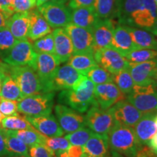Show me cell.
Here are the masks:
<instances>
[{
  "label": "cell",
  "mask_w": 157,
  "mask_h": 157,
  "mask_svg": "<svg viewBox=\"0 0 157 157\" xmlns=\"http://www.w3.org/2000/svg\"><path fill=\"white\" fill-rule=\"evenodd\" d=\"M117 0H95L93 8L99 18H113Z\"/></svg>",
  "instance_id": "obj_33"
},
{
  "label": "cell",
  "mask_w": 157,
  "mask_h": 157,
  "mask_svg": "<svg viewBox=\"0 0 157 157\" xmlns=\"http://www.w3.org/2000/svg\"><path fill=\"white\" fill-rule=\"evenodd\" d=\"M9 155L6 148L5 135H4V129L0 127V157H5Z\"/></svg>",
  "instance_id": "obj_47"
},
{
  "label": "cell",
  "mask_w": 157,
  "mask_h": 157,
  "mask_svg": "<svg viewBox=\"0 0 157 157\" xmlns=\"http://www.w3.org/2000/svg\"><path fill=\"white\" fill-rule=\"evenodd\" d=\"M113 82L118 88L124 95H129L132 92L135 83L129 70H122L113 75Z\"/></svg>",
  "instance_id": "obj_34"
},
{
  "label": "cell",
  "mask_w": 157,
  "mask_h": 157,
  "mask_svg": "<svg viewBox=\"0 0 157 157\" xmlns=\"http://www.w3.org/2000/svg\"><path fill=\"white\" fill-rule=\"evenodd\" d=\"M4 135H5L6 148L9 155L30 157L28 146L23 143L19 137L13 134L12 130L4 129Z\"/></svg>",
  "instance_id": "obj_28"
},
{
  "label": "cell",
  "mask_w": 157,
  "mask_h": 157,
  "mask_svg": "<svg viewBox=\"0 0 157 157\" xmlns=\"http://www.w3.org/2000/svg\"><path fill=\"white\" fill-rule=\"evenodd\" d=\"M7 18L2 11H0V29L7 26Z\"/></svg>",
  "instance_id": "obj_51"
},
{
  "label": "cell",
  "mask_w": 157,
  "mask_h": 157,
  "mask_svg": "<svg viewBox=\"0 0 157 157\" xmlns=\"http://www.w3.org/2000/svg\"><path fill=\"white\" fill-rule=\"evenodd\" d=\"M55 154H56V157H69L68 156L66 151H63L56 152V153H55ZM84 155H83V156H82V157H84Z\"/></svg>",
  "instance_id": "obj_52"
},
{
  "label": "cell",
  "mask_w": 157,
  "mask_h": 157,
  "mask_svg": "<svg viewBox=\"0 0 157 157\" xmlns=\"http://www.w3.org/2000/svg\"><path fill=\"white\" fill-rule=\"evenodd\" d=\"M63 29L71 40L74 48L73 54H94V39L91 30L77 26L73 23H69Z\"/></svg>",
  "instance_id": "obj_10"
},
{
  "label": "cell",
  "mask_w": 157,
  "mask_h": 157,
  "mask_svg": "<svg viewBox=\"0 0 157 157\" xmlns=\"http://www.w3.org/2000/svg\"><path fill=\"white\" fill-rule=\"evenodd\" d=\"M94 95L96 103L103 109H109L118 101L126 98L113 82L96 84Z\"/></svg>",
  "instance_id": "obj_14"
},
{
  "label": "cell",
  "mask_w": 157,
  "mask_h": 157,
  "mask_svg": "<svg viewBox=\"0 0 157 157\" xmlns=\"http://www.w3.org/2000/svg\"><path fill=\"white\" fill-rule=\"evenodd\" d=\"M48 1L49 0H36V6H37V7H38Z\"/></svg>",
  "instance_id": "obj_53"
},
{
  "label": "cell",
  "mask_w": 157,
  "mask_h": 157,
  "mask_svg": "<svg viewBox=\"0 0 157 157\" xmlns=\"http://www.w3.org/2000/svg\"><path fill=\"white\" fill-rule=\"evenodd\" d=\"M8 27L0 29V51H7L17 42Z\"/></svg>",
  "instance_id": "obj_40"
},
{
  "label": "cell",
  "mask_w": 157,
  "mask_h": 157,
  "mask_svg": "<svg viewBox=\"0 0 157 157\" xmlns=\"http://www.w3.org/2000/svg\"><path fill=\"white\" fill-rule=\"evenodd\" d=\"M116 25L110 18H100L92 29L95 51L111 46Z\"/></svg>",
  "instance_id": "obj_17"
},
{
  "label": "cell",
  "mask_w": 157,
  "mask_h": 157,
  "mask_svg": "<svg viewBox=\"0 0 157 157\" xmlns=\"http://www.w3.org/2000/svg\"><path fill=\"white\" fill-rule=\"evenodd\" d=\"M84 157H98V156H90V155H88L87 154H85L84 153Z\"/></svg>",
  "instance_id": "obj_59"
},
{
  "label": "cell",
  "mask_w": 157,
  "mask_h": 157,
  "mask_svg": "<svg viewBox=\"0 0 157 157\" xmlns=\"http://www.w3.org/2000/svg\"><path fill=\"white\" fill-rule=\"evenodd\" d=\"M124 27L130 34L133 43L138 50L148 49L157 51V39L155 38L154 34L144 29L136 27L129 25H124Z\"/></svg>",
  "instance_id": "obj_26"
},
{
  "label": "cell",
  "mask_w": 157,
  "mask_h": 157,
  "mask_svg": "<svg viewBox=\"0 0 157 157\" xmlns=\"http://www.w3.org/2000/svg\"><path fill=\"white\" fill-rule=\"evenodd\" d=\"M37 52L28 39L17 40L12 48L7 51L2 60L5 63L13 66H28L35 70Z\"/></svg>",
  "instance_id": "obj_6"
},
{
  "label": "cell",
  "mask_w": 157,
  "mask_h": 157,
  "mask_svg": "<svg viewBox=\"0 0 157 157\" xmlns=\"http://www.w3.org/2000/svg\"><path fill=\"white\" fill-rule=\"evenodd\" d=\"M55 113L64 132L70 133L86 127L84 116L67 105L60 103L56 105L55 106Z\"/></svg>",
  "instance_id": "obj_12"
},
{
  "label": "cell",
  "mask_w": 157,
  "mask_h": 157,
  "mask_svg": "<svg viewBox=\"0 0 157 157\" xmlns=\"http://www.w3.org/2000/svg\"><path fill=\"white\" fill-rule=\"evenodd\" d=\"M0 11L4 13L7 19L10 18L15 13L13 6V0H0Z\"/></svg>",
  "instance_id": "obj_45"
},
{
  "label": "cell",
  "mask_w": 157,
  "mask_h": 157,
  "mask_svg": "<svg viewBox=\"0 0 157 157\" xmlns=\"http://www.w3.org/2000/svg\"><path fill=\"white\" fill-rule=\"evenodd\" d=\"M94 58L98 66L113 75L122 70L128 69L129 66V62L124 56L111 47L95 50Z\"/></svg>",
  "instance_id": "obj_9"
},
{
  "label": "cell",
  "mask_w": 157,
  "mask_h": 157,
  "mask_svg": "<svg viewBox=\"0 0 157 157\" xmlns=\"http://www.w3.org/2000/svg\"><path fill=\"white\" fill-rule=\"evenodd\" d=\"M83 148L84 153L90 156L106 157L109 153V135L93 132Z\"/></svg>",
  "instance_id": "obj_24"
},
{
  "label": "cell",
  "mask_w": 157,
  "mask_h": 157,
  "mask_svg": "<svg viewBox=\"0 0 157 157\" xmlns=\"http://www.w3.org/2000/svg\"><path fill=\"white\" fill-rule=\"evenodd\" d=\"M27 121L41 134L46 137H60L63 135L58 120L52 114L40 116H25Z\"/></svg>",
  "instance_id": "obj_15"
},
{
  "label": "cell",
  "mask_w": 157,
  "mask_h": 157,
  "mask_svg": "<svg viewBox=\"0 0 157 157\" xmlns=\"http://www.w3.org/2000/svg\"><path fill=\"white\" fill-rule=\"evenodd\" d=\"M95 0H68L67 6L71 10H75L81 7H93Z\"/></svg>",
  "instance_id": "obj_44"
},
{
  "label": "cell",
  "mask_w": 157,
  "mask_h": 157,
  "mask_svg": "<svg viewBox=\"0 0 157 157\" xmlns=\"http://www.w3.org/2000/svg\"><path fill=\"white\" fill-rule=\"evenodd\" d=\"M66 152L69 157H82L84 154L83 146H73V145L68 147Z\"/></svg>",
  "instance_id": "obj_46"
},
{
  "label": "cell",
  "mask_w": 157,
  "mask_h": 157,
  "mask_svg": "<svg viewBox=\"0 0 157 157\" xmlns=\"http://www.w3.org/2000/svg\"><path fill=\"white\" fill-rule=\"evenodd\" d=\"M156 112L144 113L133 127L137 140L142 146H147L148 141L156 134L157 129L154 122Z\"/></svg>",
  "instance_id": "obj_21"
},
{
  "label": "cell",
  "mask_w": 157,
  "mask_h": 157,
  "mask_svg": "<svg viewBox=\"0 0 157 157\" xmlns=\"http://www.w3.org/2000/svg\"><path fill=\"white\" fill-rule=\"evenodd\" d=\"M44 145L54 153L66 151L70 146V143L63 137H47Z\"/></svg>",
  "instance_id": "obj_39"
},
{
  "label": "cell",
  "mask_w": 157,
  "mask_h": 157,
  "mask_svg": "<svg viewBox=\"0 0 157 157\" xmlns=\"http://www.w3.org/2000/svg\"><path fill=\"white\" fill-rule=\"evenodd\" d=\"M93 133V132L91 129L84 127L74 132L68 133L65 137L68 140L70 144L73 146H83Z\"/></svg>",
  "instance_id": "obj_38"
},
{
  "label": "cell",
  "mask_w": 157,
  "mask_h": 157,
  "mask_svg": "<svg viewBox=\"0 0 157 157\" xmlns=\"http://www.w3.org/2000/svg\"><path fill=\"white\" fill-rule=\"evenodd\" d=\"M109 147L126 157H135L143 146L137 140L133 127L116 123L109 134Z\"/></svg>",
  "instance_id": "obj_2"
},
{
  "label": "cell",
  "mask_w": 157,
  "mask_h": 157,
  "mask_svg": "<svg viewBox=\"0 0 157 157\" xmlns=\"http://www.w3.org/2000/svg\"><path fill=\"white\" fill-rule=\"evenodd\" d=\"M29 154L30 157H56L55 153L44 144L30 146Z\"/></svg>",
  "instance_id": "obj_42"
},
{
  "label": "cell",
  "mask_w": 157,
  "mask_h": 157,
  "mask_svg": "<svg viewBox=\"0 0 157 157\" xmlns=\"http://www.w3.org/2000/svg\"><path fill=\"white\" fill-rule=\"evenodd\" d=\"M143 5V0H117L113 18H117L119 24L129 25Z\"/></svg>",
  "instance_id": "obj_19"
},
{
  "label": "cell",
  "mask_w": 157,
  "mask_h": 157,
  "mask_svg": "<svg viewBox=\"0 0 157 157\" xmlns=\"http://www.w3.org/2000/svg\"><path fill=\"white\" fill-rule=\"evenodd\" d=\"M33 48L37 53H48L55 55L54 37L50 33L42 38L34 41Z\"/></svg>",
  "instance_id": "obj_37"
},
{
  "label": "cell",
  "mask_w": 157,
  "mask_h": 157,
  "mask_svg": "<svg viewBox=\"0 0 157 157\" xmlns=\"http://www.w3.org/2000/svg\"><path fill=\"white\" fill-rule=\"evenodd\" d=\"M156 68L157 59H154L138 63H129L128 70L135 84L146 86L156 82L153 78V75Z\"/></svg>",
  "instance_id": "obj_18"
},
{
  "label": "cell",
  "mask_w": 157,
  "mask_h": 157,
  "mask_svg": "<svg viewBox=\"0 0 157 157\" xmlns=\"http://www.w3.org/2000/svg\"><path fill=\"white\" fill-rule=\"evenodd\" d=\"M154 154V153L151 150V148H149L148 146H147L145 147H142V148L139 150V151L137 152V154L135 157H152Z\"/></svg>",
  "instance_id": "obj_48"
},
{
  "label": "cell",
  "mask_w": 157,
  "mask_h": 157,
  "mask_svg": "<svg viewBox=\"0 0 157 157\" xmlns=\"http://www.w3.org/2000/svg\"><path fill=\"white\" fill-rule=\"evenodd\" d=\"M82 75L68 64L59 66L50 84V92L71 89Z\"/></svg>",
  "instance_id": "obj_16"
},
{
  "label": "cell",
  "mask_w": 157,
  "mask_h": 157,
  "mask_svg": "<svg viewBox=\"0 0 157 157\" xmlns=\"http://www.w3.org/2000/svg\"><path fill=\"white\" fill-rule=\"evenodd\" d=\"M15 13L30 11L36 6V0H13Z\"/></svg>",
  "instance_id": "obj_43"
},
{
  "label": "cell",
  "mask_w": 157,
  "mask_h": 157,
  "mask_svg": "<svg viewBox=\"0 0 157 157\" xmlns=\"http://www.w3.org/2000/svg\"><path fill=\"white\" fill-rule=\"evenodd\" d=\"M85 76L95 85L108 82H113V74L98 66L90 69L85 74Z\"/></svg>",
  "instance_id": "obj_35"
},
{
  "label": "cell",
  "mask_w": 157,
  "mask_h": 157,
  "mask_svg": "<svg viewBox=\"0 0 157 157\" xmlns=\"http://www.w3.org/2000/svg\"><path fill=\"white\" fill-rule=\"evenodd\" d=\"M8 73L18 84L23 98L44 93L38 74L30 66H13L8 65Z\"/></svg>",
  "instance_id": "obj_3"
},
{
  "label": "cell",
  "mask_w": 157,
  "mask_h": 157,
  "mask_svg": "<svg viewBox=\"0 0 157 157\" xmlns=\"http://www.w3.org/2000/svg\"><path fill=\"white\" fill-rule=\"evenodd\" d=\"M94 89L95 84L82 74L71 89L60 92L58 101L60 104L67 105L78 113H86L96 103Z\"/></svg>",
  "instance_id": "obj_1"
},
{
  "label": "cell",
  "mask_w": 157,
  "mask_h": 157,
  "mask_svg": "<svg viewBox=\"0 0 157 157\" xmlns=\"http://www.w3.org/2000/svg\"><path fill=\"white\" fill-rule=\"evenodd\" d=\"M129 63H138L157 59V51L148 49H139L129 52L124 56Z\"/></svg>",
  "instance_id": "obj_36"
},
{
  "label": "cell",
  "mask_w": 157,
  "mask_h": 157,
  "mask_svg": "<svg viewBox=\"0 0 157 157\" xmlns=\"http://www.w3.org/2000/svg\"><path fill=\"white\" fill-rule=\"evenodd\" d=\"M153 78H154V79L157 82V68L154 71V75H153Z\"/></svg>",
  "instance_id": "obj_54"
},
{
  "label": "cell",
  "mask_w": 157,
  "mask_h": 157,
  "mask_svg": "<svg viewBox=\"0 0 157 157\" xmlns=\"http://www.w3.org/2000/svg\"><path fill=\"white\" fill-rule=\"evenodd\" d=\"M17 111V101L7 100L0 97V112L5 116L14 115Z\"/></svg>",
  "instance_id": "obj_41"
},
{
  "label": "cell",
  "mask_w": 157,
  "mask_h": 157,
  "mask_svg": "<svg viewBox=\"0 0 157 157\" xmlns=\"http://www.w3.org/2000/svg\"><path fill=\"white\" fill-rule=\"evenodd\" d=\"M0 97L15 101H21L23 98L18 84L8 73V68H7V72L4 76L2 84Z\"/></svg>",
  "instance_id": "obj_30"
},
{
  "label": "cell",
  "mask_w": 157,
  "mask_h": 157,
  "mask_svg": "<svg viewBox=\"0 0 157 157\" xmlns=\"http://www.w3.org/2000/svg\"><path fill=\"white\" fill-rule=\"evenodd\" d=\"M5 116H4L2 113L1 112H0V124H1V122H2V119H4V118H5Z\"/></svg>",
  "instance_id": "obj_57"
},
{
  "label": "cell",
  "mask_w": 157,
  "mask_h": 157,
  "mask_svg": "<svg viewBox=\"0 0 157 157\" xmlns=\"http://www.w3.org/2000/svg\"><path fill=\"white\" fill-rule=\"evenodd\" d=\"M12 132L28 146H32L37 144L44 145L45 140H46L47 137L38 132L36 129L12 130Z\"/></svg>",
  "instance_id": "obj_32"
},
{
  "label": "cell",
  "mask_w": 157,
  "mask_h": 157,
  "mask_svg": "<svg viewBox=\"0 0 157 157\" xmlns=\"http://www.w3.org/2000/svg\"><path fill=\"white\" fill-rule=\"evenodd\" d=\"M60 64V61L55 55L37 53L35 71L42 82L44 93L50 92V84Z\"/></svg>",
  "instance_id": "obj_11"
},
{
  "label": "cell",
  "mask_w": 157,
  "mask_h": 157,
  "mask_svg": "<svg viewBox=\"0 0 157 157\" xmlns=\"http://www.w3.org/2000/svg\"><path fill=\"white\" fill-rule=\"evenodd\" d=\"M5 157H25L23 156H17V155H7Z\"/></svg>",
  "instance_id": "obj_56"
},
{
  "label": "cell",
  "mask_w": 157,
  "mask_h": 157,
  "mask_svg": "<svg viewBox=\"0 0 157 157\" xmlns=\"http://www.w3.org/2000/svg\"><path fill=\"white\" fill-rule=\"evenodd\" d=\"M55 1L59 2H61V3H63V4H66L68 2V0H55Z\"/></svg>",
  "instance_id": "obj_55"
},
{
  "label": "cell",
  "mask_w": 157,
  "mask_h": 157,
  "mask_svg": "<svg viewBox=\"0 0 157 157\" xmlns=\"http://www.w3.org/2000/svg\"><path fill=\"white\" fill-rule=\"evenodd\" d=\"M55 44V56L60 63L67 62L74 52L69 36L63 28H57L52 31Z\"/></svg>",
  "instance_id": "obj_20"
},
{
  "label": "cell",
  "mask_w": 157,
  "mask_h": 157,
  "mask_svg": "<svg viewBox=\"0 0 157 157\" xmlns=\"http://www.w3.org/2000/svg\"><path fill=\"white\" fill-rule=\"evenodd\" d=\"M154 122H155V124H156V129H157V114H156V116H155Z\"/></svg>",
  "instance_id": "obj_58"
},
{
  "label": "cell",
  "mask_w": 157,
  "mask_h": 157,
  "mask_svg": "<svg viewBox=\"0 0 157 157\" xmlns=\"http://www.w3.org/2000/svg\"><path fill=\"white\" fill-rule=\"evenodd\" d=\"M99 19L93 7H81L71 10V23L89 30L92 31Z\"/></svg>",
  "instance_id": "obj_27"
},
{
  "label": "cell",
  "mask_w": 157,
  "mask_h": 157,
  "mask_svg": "<svg viewBox=\"0 0 157 157\" xmlns=\"http://www.w3.org/2000/svg\"><path fill=\"white\" fill-rule=\"evenodd\" d=\"M110 47L120 52L123 56L133 50H138L133 43L130 34L124 25L119 23L115 26L112 42Z\"/></svg>",
  "instance_id": "obj_23"
},
{
  "label": "cell",
  "mask_w": 157,
  "mask_h": 157,
  "mask_svg": "<svg viewBox=\"0 0 157 157\" xmlns=\"http://www.w3.org/2000/svg\"><path fill=\"white\" fill-rule=\"evenodd\" d=\"M54 98L55 92L24 97L17 103V111L25 116L50 114L54 105Z\"/></svg>",
  "instance_id": "obj_4"
},
{
  "label": "cell",
  "mask_w": 157,
  "mask_h": 157,
  "mask_svg": "<svg viewBox=\"0 0 157 157\" xmlns=\"http://www.w3.org/2000/svg\"><path fill=\"white\" fill-rule=\"evenodd\" d=\"M29 25L27 39L30 41H35L52 33V28L38 10H31L29 11Z\"/></svg>",
  "instance_id": "obj_22"
},
{
  "label": "cell",
  "mask_w": 157,
  "mask_h": 157,
  "mask_svg": "<svg viewBox=\"0 0 157 157\" xmlns=\"http://www.w3.org/2000/svg\"><path fill=\"white\" fill-rule=\"evenodd\" d=\"M147 146L151 148V150L154 154H156L157 155V132L156 134L151 138V140L148 141Z\"/></svg>",
  "instance_id": "obj_50"
},
{
  "label": "cell",
  "mask_w": 157,
  "mask_h": 157,
  "mask_svg": "<svg viewBox=\"0 0 157 157\" xmlns=\"http://www.w3.org/2000/svg\"><path fill=\"white\" fill-rule=\"evenodd\" d=\"M1 127L7 130H22V129H35L28 121L25 119L24 116L18 113L8 116L4 118L1 122Z\"/></svg>",
  "instance_id": "obj_31"
},
{
  "label": "cell",
  "mask_w": 157,
  "mask_h": 157,
  "mask_svg": "<svg viewBox=\"0 0 157 157\" xmlns=\"http://www.w3.org/2000/svg\"><path fill=\"white\" fill-rule=\"evenodd\" d=\"M154 2H155V3H156V7H157V0H154Z\"/></svg>",
  "instance_id": "obj_61"
},
{
  "label": "cell",
  "mask_w": 157,
  "mask_h": 157,
  "mask_svg": "<svg viewBox=\"0 0 157 157\" xmlns=\"http://www.w3.org/2000/svg\"><path fill=\"white\" fill-rule=\"evenodd\" d=\"M127 100L140 112L157 111V82L140 86L135 84L132 92L127 95Z\"/></svg>",
  "instance_id": "obj_5"
},
{
  "label": "cell",
  "mask_w": 157,
  "mask_h": 157,
  "mask_svg": "<svg viewBox=\"0 0 157 157\" xmlns=\"http://www.w3.org/2000/svg\"><path fill=\"white\" fill-rule=\"evenodd\" d=\"M152 157H157V155L156 154H153Z\"/></svg>",
  "instance_id": "obj_60"
},
{
  "label": "cell",
  "mask_w": 157,
  "mask_h": 157,
  "mask_svg": "<svg viewBox=\"0 0 157 157\" xmlns=\"http://www.w3.org/2000/svg\"><path fill=\"white\" fill-rule=\"evenodd\" d=\"M85 124L93 132L109 135L115 125V121L109 109H101L97 103L86 112Z\"/></svg>",
  "instance_id": "obj_8"
},
{
  "label": "cell",
  "mask_w": 157,
  "mask_h": 157,
  "mask_svg": "<svg viewBox=\"0 0 157 157\" xmlns=\"http://www.w3.org/2000/svg\"><path fill=\"white\" fill-rule=\"evenodd\" d=\"M116 123L133 127L142 117L143 113L126 99L121 100L110 108Z\"/></svg>",
  "instance_id": "obj_13"
},
{
  "label": "cell",
  "mask_w": 157,
  "mask_h": 157,
  "mask_svg": "<svg viewBox=\"0 0 157 157\" xmlns=\"http://www.w3.org/2000/svg\"><path fill=\"white\" fill-rule=\"evenodd\" d=\"M7 68H8V65L5 63V62L3 63L0 60V90H1L4 76H5L6 73L7 72Z\"/></svg>",
  "instance_id": "obj_49"
},
{
  "label": "cell",
  "mask_w": 157,
  "mask_h": 157,
  "mask_svg": "<svg viewBox=\"0 0 157 157\" xmlns=\"http://www.w3.org/2000/svg\"><path fill=\"white\" fill-rule=\"evenodd\" d=\"M67 62V64L83 75H85L90 69L98 66L94 58V54L91 53L72 54Z\"/></svg>",
  "instance_id": "obj_29"
},
{
  "label": "cell",
  "mask_w": 157,
  "mask_h": 157,
  "mask_svg": "<svg viewBox=\"0 0 157 157\" xmlns=\"http://www.w3.org/2000/svg\"><path fill=\"white\" fill-rule=\"evenodd\" d=\"M29 25V11L15 13L7 21V26L17 40L27 39Z\"/></svg>",
  "instance_id": "obj_25"
},
{
  "label": "cell",
  "mask_w": 157,
  "mask_h": 157,
  "mask_svg": "<svg viewBox=\"0 0 157 157\" xmlns=\"http://www.w3.org/2000/svg\"><path fill=\"white\" fill-rule=\"evenodd\" d=\"M37 10L51 28H64L71 23V10L66 4L55 0H49L38 7Z\"/></svg>",
  "instance_id": "obj_7"
}]
</instances>
